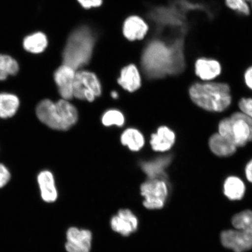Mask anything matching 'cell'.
<instances>
[{"mask_svg": "<svg viewBox=\"0 0 252 252\" xmlns=\"http://www.w3.org/2000/svg\"><path fill=\"white\" fill-rule=\"evenodd\" d=\"M244 77L246 84L252 90V65L246 70Z\"/></svg>", "mask_w": 252, "mask_h": 252, "instance_id": "f1b7e54d", "label": "cell"}, {"mask_svg": "<svg viewBox=\"0 0 252 252\" xmlns=\"http://www.w3.org/2000/svg\"><path fill=\"white\" fill-rule=\"evenodd\" d=\"M121 143L133 152L140 151L144 146L145 138L141 132L135 128H128L123 132Z\"/></svg>", "mask_w": 252, "mask_h": 252, "instance_id": "d6986e66", "label": "cell"}, {"mask_svg": "<svg viewBox=\"0 0 252 252\" xmlns=\"http://www.w3.org/2000/svg\"><path fill=\"white\" fill-rule=\"evenodd\" d=\"M19 71V64L12 57L0 54V81L5 80L9 75Z\"/></svg>", "mask_w": 252, "mask_h": 252, "instance_id": "603a6c76", "label": "cell"}, {"mask_svg": "<svg viewBox=\"0 0 252 252\" xmlns=\"http://www.w3.org/2000/svg\"><path fill=\"white\" fill-rule=\"evenodd\" d=\"M48 45L45 34L36 32L28 36L24 40L23 46L27 52L34 54L42 53Z\"/></svg>", "mask_w": 252, "mask_h": 252, "instance_id": "7402d4cb", "label": "cell"}, {"mask_svg": "<svg viewBox=\"0 0 252 252\" xmlns=\"http://www.w3.org/2000/svg\"><path fill=\"white\" fill-rule=\"evenodd\" d=\"M118 83L129 93H134L139 89L141 86V77L137 66L131 64L123 68Z\"/></svg>", "mask_w": 252, "mask_h": 252, "instance_id": "2e32d148", "label": "cell"}, {"mask_svg": "<svg viewBox=\"0 0 252 252\" xmlns=\"http://www.w3.org/2000/svg\"><path fill=\"white\" fill-rule=\"evenodd\" d=\"M20 106V100L14 94H0V118L7 119L17 113Z\"/></svg>", "mask_w": 252, "mask_h": 252, "instance_id": "ffe728a7", "label": "cell"}, {"mask_svg": "<svg viewBox=\"0 0 252 252\" xmlns=\"http://www.w3.org/2000/svg\"><path fill=\"white\" fill-rule=\"evenodd\" d=\"M169 47L163 41L155 39L144 49L141 66L148 78H161L184 70L185 61L182 53L171 51Z\"/></svg>", "mask_w": 252, "mask_h": 252, "instance_id": "6da1fadb", "label": "cell"}, {"mask_svg": "<svg viewBox=\"0 0 252 252\" xmlns=\"http://www.w3.org/2000/svg\"><path fill=\"white\" fill-rule=\"evenodd\" d=\"M189 94L197 106L211 112H222L231 103L230 88L225 83H196L190 87Z\"/></svg>", "mask_w": 252, "mask_h": 252, "instance_id": "277c9868", "label": "cell"}, {"mask_svg": "<svg viewBox=\"0 0 252 252\" xmlns=\"http://www.w3.org/2000/svg\"><path fill=\"white\" fill-rule=\"evenodd\" d=\"M219 130L236 147H243L252 141V119L243 112H236L220 123Z\"/></svg>", "mask_w": 252, "mask_h": 252, "instance_id": "8992f818", "label": "cell"}, {"mask_svg": "<svg viewBox=\"0 0 252 252\" xmlns=\"http://www.w3.org/2000/svg\"><path fill=\"white\" fill-rule=\"evenodd\" d=\"M11 179V173L5 165L0 163V189L5 187Z\"/></svg>", "mask_w": 252, "mask_h": 252, "instance_id": "484cf974", "label": "cell"}, {"mask_svg": "<svg viewBox=\"0 0 252 252\" xmlns=\"http://www.w3.org/2000/svg\"><path fill=\"white\" fill-rule=\"evenodd\" d=\"M251 0H223L224 5L229 10L241 17H248L251 14L250 4Z\"/></svg>", "mask_w": 252, "mask_h": 252, "instance_id": "d4e9b609", "label": "cell"}, {"mask_svg": "<svg viewBox=\"0 0 252 252\" xmlns=\"http://www.w3.org/2000/svg\"><path fill=\"white\" fill-rule=\"evenodd\" d=\"M149 31V25L143 18L136 15L126 19L123 27L124 36L130 41L144 39Z\"/></svg>", "mask_w": 252, "mask_h": 252, "instance_id": "5bb4252c", "label": "cell"}, {"mask_svg": "<svg viewBox=\"0 0 252 252\" xmlns=\"http://www.w3.org/2000/svg\"><path fill=\"white\" fill-rule=\"evenodd\" d=\"M93 239L90 230L71 226L66 232L65 250L67 252H90Z\"/></svg>", "mask_w": 252, "mask_h": 252, "instance_id": "9c48e42d", "label": "cell"}, {"mask_svg": "<svg viewBox=\"0 0 252 252\" xmlns=\"http://www.w3.org/2000/svg\"><path fill=\"white\" fill-rule=\"evenodd\" d=\"M245 173L248 180L252 183V160L246 166Z\"/></svg>", "mask_w": 252, "mask_h": 252, "instance_id": "f546056e", "label": "cell"}, {"mask_svg": "<svg viewBox=\"0 0 252 252\" xmlns=\"http://www.w3.org/2000/svg\"><path fill=\"white\" fill-rule=\"evenodd\" d=\"M125 121L126 119L124 113L121 110L116 109L106 110L101 118L102 124L106 127L113 126L122 127L125 125Z\"/></svg>", "mask_w": 252, "mask_h": 252, "instance_id": "cb8c5ba5", "label": "cell"}, {"mask_svg": "<svg viewBox=\"0 0 252 252\" xmlns=\"http://www.w3.org/2000/svg\"><path fill=\"white\" fill-rule=\"evenodd\" d=\"M82 7L86 9L96 8L102 4V0H78Z\"/></svg>", "mask_w": 252, "mask_h": 252, "instance_id": "83f0119b", "label": "cell"}, {"mask_svg": "<svg viewBox=\"0 0 252 252\" xmlns=\"http://www.w3.org/2000/svg\"><path fill=\"white\" fill-rule=\"evenodd\" d=\"M37 180L42 199L47 203L55 202L59 194L53 173L48 170L40 172L37 175Z\"/></svg>", "mask_w": 252, "mask_h": 252, "instance_id": "4fadbf2b", "label": "cell"}, {"mask_svg": "<svg viewBox=\"0 0 252 252\" xmlns=\"http://www.w3.org/2000/svg\"><path fill=\"white\" fill-rule=\"evenodd\" d=\"M36 113L39 121L53 130L67 131L77 124L78 112L69 100L61 99L54 102L44 99L37 105Z\"/></svg>", "mask_w": 252, "mask_h": 252, "instance_id": "3957f363", "label": "cell"}, {"mask_svg": "<svg viewBox=\"0 0 252 252\" xmlns=\"http://www.w3.org/2000/svg\"><path fill=\"white\" fill-rule=\"evenodd\" d=\"M171 160V156H162L153 160L141 162L140 166L149 179H165V169L168 168Z\"/></svg>", "mask_w": 252, "mask_h": 252, "instance_id": "9a60e30c", "label": "cell"}, {"mask_svg": "<svg viewBox=\"0 0 252 252\" xmlns=\"http://www.w3.org/2000/svg\"><path fill=\"white\" fill-rule=\"evenodd\" d=\"M96 37L94 32L87 26L75 29L68 37L63 52V64L75 70L89 63L93 54Z\"/></svg>", "mask_w": 252, "mask_h": 252, "instance_id": "7a4b0ae2", "label": "cell"}, {"mask_svg": "<svg viewBox=\"0 0 252 252\" xmlns=\"http://www.w3.org/2000/svg\"><path fill=\"white\" fill-rule=\"evenodd\" d=\"M140 191L143 206L149 210L161 209L168 196V185L163 179H149L141 184Z\"/></svg>", "mask_w": 252, "mask_h": 252, "instance_id": "ba28073f", "label": "cell"}, {"mask_svg": "<svg viewBox=\"0 0 252 252\" xmlns=\"http://www.w3.org/2000/svg\"><path fill=\"white\" fill-rule=\"evenodd\" d=\"M111 96L113 99H118L119 97V94L116 91H113L111 93Z\"/></svg>", "mask_w": 252, "mask_h": 252, "instance_id": "4dcf8cb0", "label": "cell"}, {"mask_svg": "<svg viewBox=\"0 0 252 252\" xmlns=\"http://www.w3.org/2000/svg\"><path fill=\"white\" fill-rule=\"evenodd\" d=\"M76 70L63 64L57 69L54 79L62 99L70 100L74 97V83Z\"/></svg>", "mask_w": 252, "mask_h": 252, "instance_id": "8fae6325", "label": "cell"}, {"mask_svg": "<svg viewBox=\"0 0 252 252\" xmlns=\"http://www.w3.org/2000/svg\"><path fill=\"white\" fill-rule=\"evenodd\" d=\"M232 224L236 230L229 229L220 234L223 247L234 252H245L252 249V211L245 210L233 217Z\"/></svg>", "mask_w": 252, "mask_h": 252, "instance_id": "5b68a950", "label": "cell"}, {"mask_svg": "<svg viewBox=\"0 0 252 252\" xmlns=\"http://www.w3.org/2000/svg\"><path fill=\"white\" fill-rule=\"evenodd\" d=\"M209 146L212 152L219 157H229L236 151V147L232 141L220 134H214L210 137Z\"/></svg>", "mask_w": 252, "mask_h": 252, "instance_id": "ac0fdd59", "label": "cell"}, {"mask_svg": "<svg viewBox=\"0 0 252 252\" xmlns=\"http://www.w3.org/2000/svg\"><path fill=\"white\" fill-rule=\"evenodd\" d=\"M223 189L225 196L231 200H241L245 193L244 183L240 178L235 176L226 179Z\"/></svg>", "mask_w": 252, "mask_h": 252, "instance_id": "44dd1931", "label": "cell"}, {"mask_svg": "<svg viewBox=\"0 0 252 252\" xmlns=\"http://www.w3.org/2000/svg\"><path fill=\"white\" fill-rule=\"evenodd\" d=\"M239 108L242 112L252 119V98H243L239 102Z\"/></svg>", "mask_w": 252, "mask_h": 252, "instance_id": "4316f807", "label": "cell"}, {"mask_svg": "<svg viewBox=\"0 0 252 252\" xmlns=\"http://www.w3.org/2000/svg\"><path fill=\"white\" fill-rule=\"evenodd\" d=\"M102 93L101 83L95 74L87 70L76 71L74 83L75 98L93 102Z\"/></svg>", "mask_w": 252, "mask_h": 252, "instance_id": "52a82bcc", "label": "cell"}, {"mask_svg": "<svg viewBox=\"0 0 252 252\" xmlns=\"http://www.w3.org/2000/svg\"><path fill=\"white\" fill-rule=\"evenodd\" d=\"M175 141V134L166 126L158 128L156 133L151 135L150 144L154 151L165 152L171 149Z\"/></svg>", "mask_w": 252, "mask_h": 252, "instance_id": "e0dca14e", "label": "cell"}, {"mask_svg": "<svg viewBox=\"0 0 252 252\" xmlns=\"http://www.w3.org/2000/svg\"><path fill=\"white\" fill-rule=\"evenodd\" d=\"M251 9H252V0H251Z\"/></svg>", "mask_w": 252, "mask_h": 252, "instance_id": "1f68e13d", "label": "cell"}, {"mask_svg": "<svg viewBox=\"0 0 252 252\" xmlns=\"http://www.w3.org/2000/svg\"><path fill=\"white\" fill-rule=\"evenodd\" d=\"M194 71L197 76L201 80L210 81L221 73L222 66L215 59L200 57L195 62Z\"/></svg>", "mask_w": 252, "mask_h": 252, "instance_id": "7c38bea8", "label": "cell"}, {"mask_svg": "<svg viewBox=\"0 0 252 252\" xmlns=\"http://www.w3.org/2000/svg\"><path fill=\"white\" fill-rule=\"evenodd\" d=\"M110 225L113 231L126 237L137 231L138 220L131 210L122 209L110 219Z\"/></svg>", "mask_w": 252, "mask_h": 252, "instance_id": "30bf717a", "label": "cell"}]
</instances>
